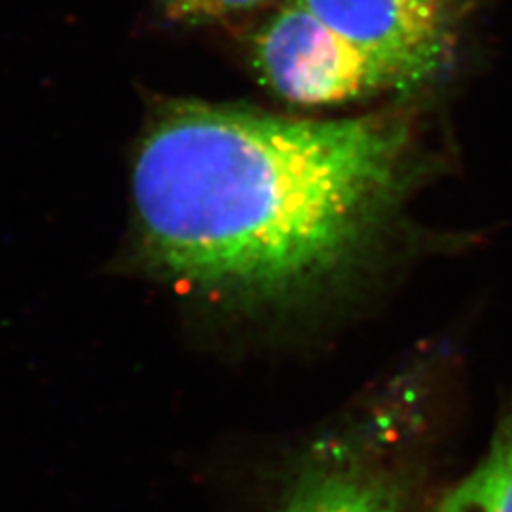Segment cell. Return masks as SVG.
<instances>
[{"instance_id": "4", "label": "cell", "mask_w": 512, "mask_h": 512, "mask_svg": "<svg viewBox=\"0 0 512 512\" xmlns=\"http://www.w3.org/2000/svg\"><path fill=\"white\" fill-rule=\"evenodd\" d=\"M283 512H406L391 480L357 456L323 459L302 475Z\"/></svg>"}, {"instance_id": "2", "label": "cell", "mask_w": 512, "mask_h": 512, "mask_svg": "<svg viewBox=\"0 0 512 512\" xmlns=\"http://www.w3.org/2000/svg\"><path fill=\"white\" fill-rule=\"evenodd\" d=\"M262 82L289 103L327 107L399 88L395 76L302 2L287 0L253 38Z\"/></svg>"}, {"instance_id": "3", "label": "cell", "mask_w": 512, "mask_h": 512, "mask_svg": "<svg viewBox=\"0 0 512 512\" xmlns=\"http://www.w3.org/2000/svg\"><path fill=\"white\" fill-rule=\"evenodd\" d=\"M395 76L420 84L446 63L454 37V0H298Z\"/></svg>"}, {"instance_id": "6", "label": "cell", "mask_w": 512, "mask_h": 512, "mask_svg": "<svg viewBox=\"0 0 512 512\" xmlns=\"http://www.w3.org/2000/svg\"><path fill=\"white\" fill-rule=\"evenodd\" d=\"M272 0H160L165 14L184 23H209L264 8Z\"/></svg>"}, {"instance_id": "1", "label": "cell", "mask_w": 512, "mask_h": 512, "mask_svg": "<svg viewBox=\"0 0 512 512\" xmlns=\"http://www.w3.org/2000/svg\"><path fill=\"white\" fill-rule=\"evenodd\" d=\"M414 167L399 114L313 120L169 101L135 148L137 232L148 260L194 289L279 300L351 266Z\"/></svg>"}, {"instance_id": "5", "label": "cell", "mask_w": 512, "mask_h": 512, "mask_svg": "<svg viewBox=\"0 0 512 512\" xmlns=\"http://www.w3.org/2000/svg\"><path fill=\"white\" fill-rule=\"evenodd\" d=\"M437 512H512V408L499 421L488 454Z\"/></svg>"}]
</instances>
